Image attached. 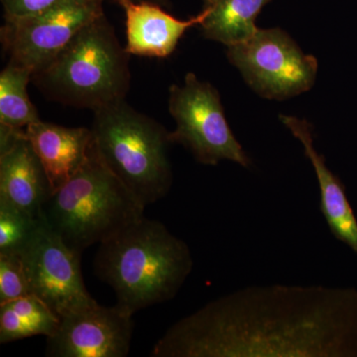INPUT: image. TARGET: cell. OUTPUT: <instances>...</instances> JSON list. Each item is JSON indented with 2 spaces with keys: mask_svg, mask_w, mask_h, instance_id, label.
I'll return each mask as SVG.
<instances>
[{
  "mask_svg": "<svg viewBox=\"0 0 357 357\" xmlns=\"http://www.w3.org/2000/svg\"><path fill=\"white\" fill-rule=\"evenodd\" d=\"M150 356L357 357V289H239L174 324Z\"/></svg>",
  "mask_w": 357,
  "mask_h": 357,
  "instance_id": "1",
  "label": "cell"
},
{
  "mask_svg": "<svg viewBox=\"0 0 357 357\" xmlns=\"http://www.w3.org/2000/svg\"><path fill=\"white\" fill-rule=\"evenodd\" d=\"M194 267L189 245L159 220L143 217L100 244L96 275L119 306L135 314L174 299Z\"/></svg>",
  "mask_w": 357,
  "mask_h": 357,
  "instance_id": "2",
  "label": "cell"
},
{
  "mask_svg": "<svg viewBox=\"0 0 357 357\" xmlns=\"http://www.w3.org/2000/svg\"><path fill=\"white\" fill-rule=\"evenodd\" d=\"M129 56L102 14L32 79L51 100L95 112L126 100L131 82Z\"/></svg>",
  "mask_w": 357,
  "mask_h": 357,
  "instance_id": "3",
  "label": "cell"
},
{
  "mask_svg": "<svg viewBox=\"0 0 357 357\" xmlns=\"http://www.w3.org/2000/svg\"><path fill=\"white\" fill-rule=\"evenodd\" d=\"M144 210L91 146L84 165L52 192L42 218L69 248L82 255L144 217Z\"/></svg>",
  "mask_w": 357,
  "mask_h": 357,
  "instance_id": "4",
  "label": "cell"
},
{
  "mask_svg": "<svg viewBox=\"0 0 357 357\" xmlns=\"http://www.w3.org/2000/svg\"><path fill=\"white\" fill-rule=\"evenodd\" d=\"M96 155L146 208L163 199L173 184L168 147L170 132L126 100L93 112L91 126Z\"/></svg>",
  "mask_w": 357,
  "mask_h": 357,
  "instance_id": "5",
  "label": "cell"
},
{
  "mask_svg": "<svg viewBox=\"0 0 357 357\" xmlns=\"http://www.w3.org/2000/svg\"><path fill=\"white\" fill-rule=\"evenodd\" d=\"M169 93V112L176 122L170 132L172 143L182 144L204 165H218L223 160L250 165L227 123L217 89L189 73L184 84H173Z\"/></svg>",
  "mask_w": 357,
  "mask_h": 357,
  "instance_id": "6",
  "label": "cell"
},
{
  "mask_svg": "<svg viewBox=\"0 0 357 357\" xmlns=\"http://www.w3.org/2000/svg\"><path fill=\"white\" fill-rule=\"evenodd\" d=\"M227 58L253 91L270 100H285L309 91L318 73L317 59L305 54L279 28H258L246 41L227 47Z\"/></svg>",
  "mask_w": 357,
  "mask_h": 357,
  "instance_id": "7",
  "label": "cell"
},
{
  "mask_svg": "<svg viewBox=\"0 0 357 357\" xmlns=\"http://www.w3.org/2000/svg\"><path fill=\"white\" fill-rule=\"evenodd\" d=\"M102 14L103 0H64L36 15L4 20L1 42L9 63L25 66L36 74Z\"/></svg>",
  "mask_w": 357,
  "mask_h": 357,
  "instance_id": "8",
  "label": "cell"
},
{
  "mask_svg": "<svg viewBox=\"0 0 357 357\" xmlns=\"http://www.w3.org/2000/svg\"><path fill=\"white\" fill-rule=\"evenodd\" d=\"M32 295L59 318L95 304L81 271V253L73 250L43 218L20 252Z\"/></svg>",
  "mask_w": 357,
  "mask_h": 357,
  "instance_id": "9",
  "label": "cell"
},
{
  "mask_svg": "<svg viewBox=\"0 0 357 357\" xmlns=\"http://www.w3.org/2000/svg\"><path fill=\"white\" fill-rule=\"evenodd\" d=\"M133 314L119 305L98 303L66 314L58 330L47 337L50 357H126L130 351Z\"/></svg>",
  "mask_w": 357,
  "mask_h": 357,
  "instance_id": "10",
  "label": "cell"
},
{
  "mask_svg": "<svg viewBox=\"0 0 357 357\" xmlns=\"http://www.w3.org/2000/svg\"><path fill=\"white\" fill-rule=\"evenodd\" d=\"M52 192L25 129L0 128V201L40 220Z\"/></svg>",
  "mask_w": 357,
  "mask_h": 357,
  "instance_id": "11",
  "label": "cell"
},
{
  "mask_svg": "<svg viewBox=\"0 0 357 357\" xmlns=\"http://www.w3.org/2000/svg\"><path fill=\"white\" fill-rule=\"evenodd\" d=\"M126 15V46L129 55L166 58L175 51L183 35L190 28L201 25L208 14L204 7L199 15L180 20L157 4L135 3L119 0Z\"/></svg>",
  "mask_w": 357,
  "mask_h": 357,
  "instance_id": "12",
  "label": "cell"
},
{
  "mask_svg": "<svg viewBox=\"0 0 357 357\" xmlns=\"http://www.w3.org/2000/svg\"><path fill=\"white\" fill-rule=\"evenodd\" d=\"M279 117L294 137L302 143L305 154L314 168L321 192V211L328 229L337 241L349 246L357 255V218L344 185L326 166L325 157L314 147L311 124L290 115Z\"/></svg>",
  "mask_w": 357,
  "mask_h": 357,
  "instance_id": "13",
  "label": "cell"
},
{
  "mask_svg": "<svg viewBox=\"0 0 357 357\" xmlns=\"http://www.w3.org/2000/svg\"><path fill=\"white\" fill-rule=\"evenodd\" d=\"M25 133L46 171L53 192L79 171L93 146L91 128H65L40 119L29 124Z\"/></svg>",
  "mask_w": 357,
  "mask_h": 357,
  "instance_id": "14",
  "label": "cell"
},
{
  "mask_svg": "<svg viewBox=\"0 0 357 357\" xmlns=\"http://www.w3.org/2000/svg\"><path fill=\"white\" fill-rule=\"evenodd\" d=\"M272 0H213L206 4L208 14L199 25L206 39L229 47L250 38L258 28L255 20Z\"/></svg>",
  "mask_w": 357,
  "mask_h": 357,
  "instance_id": "15",
  "label": "cell"
},
{
  "mask_svg": "<svg viewBox=\"0 0 357 357\" xmlns=\"http://www.w3.org/2000/svg\"><path fill=\"white\" fill-rule=\"evenodd\" d=\"M60 318L35 295L0 304V344L44 335L50 337L58 330Z\"/></svg>",
  "mask_w": 357,
  "mask_h": 357,
  "instance_id": "16",
  "label": "cell"
},
{
  "mask_svg": "<svg viewBox=\"0 0 357 357\" xmlns=\"http://www.w3.org/2000/svg\"><path fill=\"white\" fill-rule=\"evenodd\" d=\"M32 69L9 63L0 74V128L25 129L40 121L27 86L31 81Z\"/></svg>",
  "mask_w": 357,
  "mask_h": 357,
  "instance_id": "17",
  "label": "cell"
},
{
  "mask_svg": "<svg viewBox=\"0 0 357 357\" xmlns=\"http://www.w3.org/2000/svg\"><path fill=\"white\" fill-rule=\"evenodd\" d=\"M41 220L0 201V253H20Z\"/></svg>",
  "mask_w": 357,
  "mask_h": 357,
  "instance_id": "18",
  "label": "cell"
},
{
  "mask_svg": "<svg viewBox=\"0 0 357 357\" xmlns=\"http://www.w3.org/2000/svg\"><path fill=\"white\" fill-rule=\"evenodd\" d=\"M31 295L20 253H0V304Z\"/></svg>",
  "mask_w": 357,
  "mask_h": 357,
  "instance_id": "19",
  "label": "cell"
},
{
  "mask_svg": "<svg viewBox=\"0 0 357 357\" xmlns=\"http://www.w3.org/2000/svg\"><path fill=\"white\" fill-rule=\"evenodd\" d=\"M64 0H1L4 20H15L43 13Z\"/></svg>",
  "mask_w": 357,
  "mask_h": 357,
  "instance_id": "20",
  "label": "cell"
},
{
  "mask_svg": "<svg viewBox=\"0 0 357 357\" xmlns=\"http://www.w3.org/2000/svg\"><path fill=\"white\" fill-rule=\"evenodd\" d=\"M115 1L119 2V0H115ZM129 1L135 2V3L148 2V3L157 4V6L164 7V8H170L171 7V0H129Z\"/></svg>",
  "mask_w": 357,
  "mask_h": 357,
  "instance_id": "21",
  "label": "cell"
},
{
  "mask_svg": "<svg viewBox=\"0 0 357 357\" xmlns=\"http://www.w3.org/2000/svg\"><path fill=\"white\" fill-rule=\"evenodd\" d=\"M204 3L208 4V3H211V2L213 1V0H204Z\"/></svg>",
  "mask_w": 357,
  "mask_h": 357,
  "instance_id": "22",
  "label": "cell"
}]
</instances>
